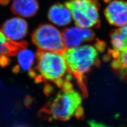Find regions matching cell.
<instances>
[{"label": "cell", "instance_id": "9a60e30c", "mask_svg": "<svg viewBox=\"0 0 127 127\" xmlns=\"http://www.w3.org/2000/svg\"><path fill=\"white\" fill-rule=\"evenodd\" d=\"M89 125L90 127H109L102 124V123H99L94 120H91L89 121Z\"/></svg>", "mask_w": 127, "mask_h": 127}, {"label": "cell", "instance_id": "2e32d148", "mask_svg": "<svg viewBox=\"0 0 127 127\" xmlns=\"http://www.w3.org/2000/svg\"><path fill=\"white\" fill-rule=\"evenodd\" d=\"M10 2V0H0V4L5 6L7 4H9Z\"/></svg>", "mask_w": 127, "mask_h": 127}, {"label": "cell", "instance_id": "e0dca14e", "mask_svg": "<svg viewBox=\"0 0 127 127\" xmlns=\"http://www.w3.org/2000/svg\"><path fill=\"white\" fill-rule=\"evenodd\" d=\"M13 127H28L26 125H17Z\"/></svg>", "mask_w": 127, "mask_h": 127}, {"label": "cell", "instance_id": "7a4b0ae2", "mask_svg": "<svg viewBox=\"0 0 127 127\" xmlns=\"http://www.w3.org/2000/svg\"><path fill=\"white\" fill-rule=\"evenodd\" d=\"M105 44L98 41L95 45H85L65 49L63 53L64 57L73 76L76 78L81 89L82 95H87L85 76L95 66L100 64L98 51H103Z\"/></svg>", "mask_w": 127, "mask_h": 127}, {"label": "cell", "instance_id": "8992f818", "mask_svg": "<svg viewBox=\"0 0 127 127\" xmlns=\"http://www.w3.org/2000/svg\"><path fill=\"white\" fill-rule=\"evenodd\" d=\"M1 31L11 43L19 47L25 44L24 40L28 32V25L21 18H12L3 23Z\"/></svg>", "mask_w": 127, "mask_h": 127}, {"label": "cell", "instance_id": "5bb4252c", "mask_svg": "<svg viewBox=\"0 0 127 127\" xmlns=\"http://www.w3.org/2000/svg\"><path fill=\"white\" fill-rule=\"evenodd\" d=\"M17 47L8 41L0 30V66H5L9 64L10 56L13 55Z\"/></svg>", "mask_w": 127, "mask_h": 127}, {"label": "cell", "instance_id": "7c38bea8", "mask_svg": "<svg viewBox=\"0 0 127 127\" xmlns=\"http://www.w3.org/2000/svg\"><path fill=\"white\" fill-rule=\"evenodd\" d=\"M109 55L112 58L111 66L114 72L121 79L127 80V51L112 49L109 51Z\"/></svg>", "mask_w": 127, "mask_h": 127}, {"label": "cell", "instance_id": "8fae6325", "mask_svg": "<svg viewBox=\"0 0 127 127\" xmlns=\"http://www.w3.org/2000/svg\"><path fill=\"white\" fill-rule=\"evenodd\" d=\"M39 9L37 0H13L11 5V10L14 14L23 18L33 17Z\"/></svg>", "mask_w": 127, "mask_h": 127}, {"label": "cell", "instance_id": "6da1fadb", "mask_svg": "<svg viewBox=\"0 0 127 127\" xmlns=\"http://www.w3.org/2000/svg\"><path fill=\"white\" fill-rule=\"evenodd\" d=\"M30 75L38 82L53 83L62 90L73 88V76L62 53L40 50Z\"/></svg>", "mask_w": 127, "mask_h": 127}, {"label": "cell", "instance_id": "4fadbf2b", "mask_svg": "<svg viewBox=\"0 0 127 127\" xmlns=\"http://www.w3.org/2000/svg\"><path fill=\"white\" fill-rule=\"evenodd\" d=\"M113 50L121 51L127 49V25L112 30L110 34Z\"/></svg>", "mask_w": 127, "mask_h": 127}, {"label": "cell", "instance_id": "9c48e42d", "mask_svg": "<svg viewBox=\"0 0 127 127\" xmlns=\"http://www.w3.org/2000/svg\"><path fill=\"white\" fill-rule=\"evenodd\" d=\"M13 55H15L17 61V66L14 68L15 71L28 72L30 75L36 63L37 54L26 46L25 43L18 47Z\"/></svg>", "mask_w": 127, "mask_h": 127}, {"label": "cell", "instance_id": "ac0fdd59", "mask_svg": "<svg viewBox=\"0 0 127 127\" xmlns=\"http://www.w3.org/2000/svg\"><path fill=\"white\" fill-rule=\"evenodd\" d=\"M103 1H104V2L105 3H109L111 1V0H103Z\"/></svg>", "mask_w": 127, "mask_h": 127}, {"label": "cell", "instance_id": "30bf717a", "mask_svg": "<svg viewBox=\"0 0 127 127\" xmlns=\"http://www.w3.org/2000/svg\"><path fill=\"white\" fill-rule=\"evenodd\" d=\"M48 18L55 25L59 27L68 25L72 20V15L68 8L60 3H56L50 7Z\"/></svg>", "mask_w": 127, "mask_h": 127}, {"label": "cell", "instance_id": "277c9868", "mask_svg": "<svg viewBox=\"0 0 127 127\" xmlns=\"http://www.w3.org/2000/svg\"><path fill=\"white\" fill-rule=\"evenodd\" d=\"M65 5L70 10L77 26L84 28L100 26L99 0H68Z\"/></svg>", "mask_w": 127, "mask_h": 127}, {"label": "cell", "instance_id": "3957f363", "mask_svg": "<svg viewBox=\"0 0 127 127\" xmlns=\"http://www.w3.org/2000/svg\"><path fill=\"white\" fill-rule=\"evenodd\" d=\"M81 94L74 89L62 90L40 110L45 118L65 121L82 108Z\"/></svg>", "mask_w": 127, "mask_h": 127}, {"label": "cell", "instance_id": "ba28073f", "mask_svg": "<svg viewBox=\"0 0 127 127\" xmlns=\"http://www.w3.org/2000/svg\"><path fill=\"white\" fill-rule=\"evenodd\" d=\"M104 13L111 25L122 27L127 25V2L124 0L111 1L105 7Z\"/></svg>", "mask_w": 127, "mask_h": 127}, {"label": "cell", "instance_id": "5b68a950", "mask_svg": "<svg viewBox=\"0 0 127 127\" xmlns=\"http://www.w3.org/2000/svg\"><path fill=\"white\" fill-rule=\"evenodd\" d=\"M32 39L40 51L63 53L65 50L63 34L55 26L43 24L33 32Z\"/></svg>", "mask_w": 127, "mask_h": 127}, {"label": "cell", "instance_id": "52a82bcc", "mask_svg": "<svg viewBox=\"0 0 127 127\" xmlns=\"http://www.w3.org/2000/svg\"><path fill=\"white\" fill-rule=\"evenodd\" d=\"M62 34L65 48L67 49L80 46L83 43L92 41L95 36L93 30L78 26L67 28Z\"/></svg>", "mask_w": 127, "mask_h": 127}, {"label": "cell", "instance_id": "d6986e66", "mask_svg": "<svg viewBox=\"0 0 127 127\" xmlns=\"http://www.w3.org/2000/svg\"><path fill=\"white\" fill-rule=\"evenodd\" d=\"M126 50V51H127V49L126 50Z\"/></svg>", "mask_w": 127, "mask_h": 127}]
</instances>
